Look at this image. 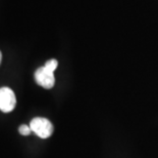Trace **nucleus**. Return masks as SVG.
Returning <instances> with one entry per match:
<instances>
[{"mask_svg":"<svg viewBox=\"0 0 158 158\" xmlns=\"http://www.w3.org/2000/svg\"><path fill=\"white\" fill-rule=\"evenodd\" d=\"M1 60H2V55H1V52H0V63H1Z\"/></svg>","mask_w":158,"mask_h":158,"instance_id":"obj_5","label":"nucleus"},{"mask_svg":"<svg viewBox=\"0 0 158 158\" xmlns=\"http://www.w3.org/2000/svg\"><path fill=\"white\" fill-rule=\"evenodd\" d=\"M15 93L8 87L0 88V110L4 113L11 112L15 107Z\"/></svg>","mask_w":158,"mask_h":158,"instance_id":"obj_3","label":"nucleus"},{"mask_svg":"<svg viewBox=\"0 0 158 158\" xmlns=\"http://www.w3.org/2000/svg\"><path fill=\"white\" fill-rule=\"evenodd\" d=\"M53 73H54V71H52L51 69H49L45 65L43 67H40L39 69H37L34 75L36 82L46 89L52 88L55 83V78Z\"/></svg>","mask_w":158,"mask_h":158,"instance_id":"obj_2","label":"nucleus"},{"mask_svg":"<svg viewBox=\"0 0 158 158\" xmlns=\"http://www.w3.org/2000/svg\"><path fill=\"white\" fill-rule=\"evenodd\" d=\"M19 132L21 134H23V136H29V134L32 133V129H31V127H30V125L28 126V125H26V124H23V125L19 126Z\"/></svg>","mask_w":158,"mask_h":158,"instance_id":"obj_4","label":"nucleus"},{"mask_svg":"<svg viewBox=\"0 0 158 158\" xmlns=\"http://www.w3.org/2000/svg\"><path fill=\"white\" fill-rule=\"evenodd\" d=\"M32 132L41 139H47L53 133V125L48 119L43 117H36L30 123Z\"/></svg>","mask_w":158,"mask_h":158,"instance_id":"obj_1","label":"nucleus"}]
</instances>
